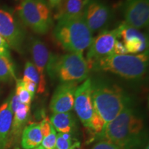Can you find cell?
Listing matches in <instances>:
<instances>
[{"label": "cell", "mask_w": 149, "mask_h": 149, "mask_svg": "<svg viewBox=\"0 0 149 149\" xmlns=\"http://www.w3.org/2000/svg\"><path fill=\"white\" fill-rule=\"evenodd\" d=\"M15 93L21 103L31 106V102L34 96H33L24 87L22 79H16V88Z\"/></svg>", "instance_id": "44dd1931"}, {"label": "cell", "mask_w": 149, "mask_h": 149, "mask_svg": "<svg viewBox=\"0 0 149 149\" xmlns=\"http://www.w3.org/2000/svg\"><path fill=\"white\" fill-rule=\"evenodd\" d=\"M53 35L64 49L80 55H83L93 40V33L83 16L57 20Z\"/></svg>", "instance_id": "277c9868"}, {"label": "cell", "mask_w": 149, "mask_h": 149, "mask_svg": "<svg viewBox=\"0 0 149 149\" xmlns=\"http://www.w3.org/2000/svg\"><path fill=\"white\" fill-rule=\"evenodd\" d=\"M13 113V119L10 130L9 146L17 141L19 137L23 132L31 115V106L20 102Z\"/></svg>", "instance_id": "2e32d148"}, {"label": "cell", "mask_w": 149, "mask_h": 149, "mask_svg": "<svg viewBox=\"0 0 149 149\" xmlns=\"http://www.w3.org/2000/svg\"><path fill=\"white\" fill-rule=\"evenodd\" d=\"M91 91V79L88 78L76 89L73 106L77 117L84 126L88 129L90 128L91 119L95 112L93 107Z\"/></svg>", "instance_id": "30bf717a"}, {"label": "cell", "mask_w": 149, "mask_h": 149, "mask_svg": "<svg viewBox=\"0 0 149 149\" xmlns=\"http://www.w3.org/2000/svg\"><path fill=\"white\" fill-rule=\"evenodd\" d=\"M77 84L60 83L52 96L50 109L53 113H68L73 109L74 93Z\"/></svg>", "instance_id": "4fadbf2b"}, {"label": "cell", "mask_w": 149, "mask_h": 149, "mask_svg": "<svg viewBox=\"0 0 149 149\" xmlns=\"http://www.w3.org/2000/svg\"><path fill=\"white\" fill-rule=\"evenodd\" d=\"M24 87H25L26 89L29 91V92L33 96L35 95V93L37 90V84H35L34 82L31 81H28V80H23Z\"/></svg>", "instance_id": "f1b7e54d"}, {"label": "cell", "mask_w": 149, "mask_h": 149, "mask_svg": "<svg viewBox=\"0 0 149 149\" xmlns=\"http://www.w3.org/2000/svg\"><path fill=\"white\" fill-rule=\"evenodd\" d=\"M120 37L128 53L139 54L148 49V37L138 29L122 22L120 24Z\"/></svg>", "instance_id": "5bb4252c"}, {"label": "cell", "mask_w": 149, "mask_h": 149, "mask_svg": "<svg viewBox=\"0 0 149 149\" xmlns=\"http://www.w3.org/2000/svg\"><path fill=\"white\" fill-rule=\"evenodd\" d=\"M33 149H44V148H43V147H42V146H39L36 147V148H33Z\"/></svg>", "instance_id": "4dcf8cb0"}, {"label": "cell", "mask_w": 149, "mask_h": 149, "mask_svg": "<svg viewBox=\"0 0 149 149\" xmlns=\"http://www.w3.org/2000/svg\"><path fill=\"white\" fill-rule=\"evenodd\" d=\"M43 140L40 123H33L24 128L22 133V146L24 149H33L40 146Z\"/></svg>", "instance_id": "ac0fdd59"}, {"label": "cell", "mask_w": 149, "mask_h": 149, "mask_svg": "<svg viewBox=\"0 0 149 149\" xmlns=\"http://www.w3.org/2000/svg\"><path fill=\"white\" fill-rule=\"evenodd\" d=\"M120 37V25L112 30H104L93 38L87 52L86 60L88 67L95 61L113 53L114 45Z\"/></svg>", "instance_id": "9c48e42d"}, {"label": "cell", "mask_w": 149, "mask_h": 149, "mask_svg": "<svg viewBox=\"0 0 149 149\" xmlns=\"http://www.w3.org/2000/svg\"><path fill=\"white\" fill-rule=\"evenodd\" d=\"M86 0H64L57 10L55 19H70L83 16Z\"/></svg>", "instance_id": "e0dca14e"}, {"label": "cell", "mask_w": 149, "mask_h": 149, "mask_svg": "<svg viewBox=\"0 0 149 149\" xmlns=\"http://www.w3.org/2000/svg\"><path fill=\"white\" fill-rule=\"evenodd\" d=\"M23 80H28L36 84L38 86L40 82V76L37 68L31 61H27L25 64Z\"/></svg>", "instance_id": "7402d4cb"}, {"label": "cell", "mask_w": 149, "mask_h": 149, "mask_svg": "<svg viewBox=\"0 0 149 149\" xmlns=\"http://www.w3.org/2000/svg\"><path fill=\"white\" fill-rule=\"evenodd\" d=\"M17 13L24 25L37 34H46L53 25L51 8L46 0H21Z\"/></svg>", "instance_id": "8992f818"}, {"label": "cell", "mask_w": 149, "mask_h": 149, "mask_svg": "<svg viewBox=\"0 0 149 149\" xmlns=\"http://www.w3.org/2000/svg\"><path fill=\"white\" fill-rule=\"evenodd\" d=\"M57 141V134L53 126H52L49 135L43 138L42 146L44 149H55Z\"/></svg>", "instance_id": "603a6c76"}, {"label": "cell", "mask_w": 149, "mask_h": 149, "mask_svg": "<svg viewBox=\"0 0 149 149\" xmlns=\"http://www.w3.org/2000/svg\"><path fill=\"white\" fill-rule=\"evenodd\" d=\"M53 125L51 124L50 120L48 117H45L40 123V129L43 135V138L49 135L51 133V128Z\"/></svg>", "instance_id": "d4e9b609"}, {"label": "cell", "mask_w": 149, "mask_h": 149, "mask_svg": "<svg viewBox=\"0 0 149 149\" xmlns=\"http://www.w3.org/2000/svg\"><path fill=\"white\" fill-rule=\"evenodd\" d=\"M10 47L6 42L0 36V55L11 57Z\"/></svg>", "instance_id": "83f0119b"}, {"label": "cell", "mask_w": 149, "mask_h": 149, "mask_svg": "<svg viewBox=\"0 0 149 149\" xmlns=\"http://www.w3.org/2000/svg\"><path fill=\"white\" fill-rule=\"evenodd\" d=\"M91 149H121L118 146L107 140H101Z\"/></svg>", "instance_id": "484cf974"}, {"label": "cell", "mask_w": 149, "mask_h": 149, "mask_svg": "<svg viewBox=\"0 0 149 149\" xmlns=\"http://www.w3.org/2000/svg\"><path fill=\"white\" fill-rule=\"evenodd\" d=\"M63 1L64 0H48V2L51 9L57 10L60 7Z\"/></svg>", "instance_id": "f546056e"}, {"label": "cell", "mask_w": 149, "mask_h": 149, "mask_svg": "<svg viewBox=\"0 0 149 149\" xmlns=\"http://www.w3.org/2000/svg\"><path fill=\"white\" fill-rule=\"evenodd\" d=\"M122 9L126 24L138 30L148 27L149 0H124Z\"/></svg>", "instance_id": "8fae6325"}, {"label": "cell", "mask_w": 149, "mask_h": 149, "mask_svg": "<svg viewBox=\"0 0 149 149\" xmlns=\"http://www.w3.org/2000/svg\"><path fill=\"white\" fill-rule=\"evenodd\" d=\"M148 50L139 54L111 55L95 61L89 66L95 72H109L128 80H140L148 68Z\"/></svg>", "instance_id": "7a4b0ae2"}, {"label": "cell", "mask_w": 149, "mask_h": 149, "mask_svg": "<svg viewBox=\"0 0 149 149\" xmlns=\"http://www.w3.org/2000/svg\"><path fill=\"white\" fill-rule=\"evenodd\" d=\"M49 120L55 130L61 133H71L76 128V120L70 112L53 113Z\"/></svg>", "instance_id": "d6986e66"}, {"label": "cell", "mask_w": 149, "mask_h": 149, "mask_svg": "<svg viewBox=\"0 0 149 149\" xmlns=\"http://www.w3.org/2000/svg\"><path fill=\"white\" fill-rule=\"evenodd\" d=\"M16 79L15 69L11 57L0 55V81L7 83Z\"/></svg>", "instance_id": "ffe728a7"}, {"label": "cell", "mask_w": 149, "mask_h": 149, "mask_svg": "<svg viewBox=\"0 0 149 149\" xmlns=\"http://www.w3.org/2000/svg\"><path fill=\"white\" fill-rule=\"evenodd\" d=\"M9 96L0 106V149H7L10 142V130L12 127L13 113L10 107Z\"/></svg>", "instance_id": "9a60e30c"}, {"label": "cell", "mask_w": 149, "mask_h": 149, "mask_svg": "<svg viewBox=\"0 0 149 149\" xmlns=\"http://www.w3.org/2000/svg\"><path fill=\"white\" fill-rule=\"evenodd\" d=\"M30 51L32 55L34 66L40 76V82L37 86V93H43L46 86V67L52 53L48 51L44 42L38 38H33L30 42Z\"/></svg>", "instance_id": "7c38bea8"}, {"label": "cell", "mask_w": 149, "mask_h": 149, "mask_svg": "<svg viewBox=\"0 0 149 149\" xmlns=\"http://www.w3.org/2000/svg\"><path fill=\"white\" fill-rule=\"evenodd\" d=\"M94 109L105 123L113 120L124 108L131 104L130 97L122 88L108 80H91Z\"/></svg>", "instance_id": "3957f363"}, {"label": "cell", "mask_w": 149, "mask_h": 149, "mask_svg": "<svg viewBox=\"0 0 149 149\" xmlns=\"http://www.w3.org/2000/svg\"><path fill=\"white\" fill-rule=\"evenodd\" d=\"M15 1H21V0H15Z\"/></svg>", "instance_id": "1f68e13d"}, {"label": "cell", "mask_w": 149, "mask_h": 149, "mask_svg": "<svg viewBox=\"0 0 149 149\" xmlns=\"http://www.w3.org/2000/svg\"><path fill=\"white\" fill-rule=\"evenodd\" d=\"M144 127L141 115L130 104L106 125L99 137L102 140L113 143L121 149H131L140 144Z\"/></svg>", "instance_id": "6da1fadb"}, {"label": "cell", "mask_w": 149, "mask_h": 149, "mask_svg": "<svg viewBox=\"0 0 149 149\" xmlns=\"http://www.w3.org/2000/svg\"><path fill=\"white\" fill-rule=\"evenodd\" d=\"M88 65L83 55L67 53L56 55L52 53L46 67V73L51 79H57L60 83L78 84L88 79Z\"/></svg>", "instance_id": "5b68a950"}, {"label": "cell", "mask_w": 149, "mask_h": 149, "mask_svg": "<svg viewBox=\"0 0 149 149\" xmlns=\"http://www.w3.org/2000/svg\"><path fill=\"white\" fill-rule=\"evenodd\" d=\"M128 53L124 43L117 40L114 45L113 53L112 54H115V55H126Z\"/></svg>", "instance_id": "4316f807"}, {"label": "cell", "mask_w": 149, "mask_h": 149, "mask_svg": "<svg viewBox=\"0 0 149 149\" xmlns=\"http://www.w3.org/2000/svg\"><path fill=\"white\" fill-rule=\"evenodd\" d=\"M72 144H73L72 140L64 139L59 133L57 135V141H56L55 149H70Z\"/></svg>", "instance_id": "cb8c5ba5"}, {"label": "cell", "mask_w": 149, "mask_h": 149, "mask_svg": "<svg viewBox=\"0 0 149 149\" xmlns=\"http://www.w3.org/2000/svg\"><path fill=\"white\" fill-rule=\"evenodd\" d=\"M83 17L91 33L102 32L109 25L113 11L103 0H86Z\"/></svg>", "instance_id": "ba28073f"}, {"label": "cell", "mask_w": 149, "mask_h": 149, "mask_svg": "<svg viewBox=\"0 0 149 149\" xmlns=\"http://www.w3.org/2000/svg\"><path fill=\"white\" fill-rule=\"evenodd\" d=\"M0 36L10 48L24 53L26 34L24 30L10 11L0 8Z\"/></svg>", "instance_id": "52a82bcc"}]
</instances>
